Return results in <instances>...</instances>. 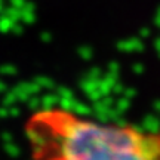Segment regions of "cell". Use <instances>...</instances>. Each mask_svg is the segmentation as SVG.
I'll return each mask as SVG.
<instances>
[{
  "instance_id": "obj_1",
  "label": "cell",
  "mask_w": 160,
  "mask_h": 160,
  "mask_svg": "<svg viewBox=\"0 0 160 160\" xmlns=\"http://www.w3.org/2000/svg\"><path fill=\"white\" fill-rule=\"evenodd\" d=\"M31 160H160V129L105 123L46 107L24 125Z\"/></svg>"
}]
</instances>
